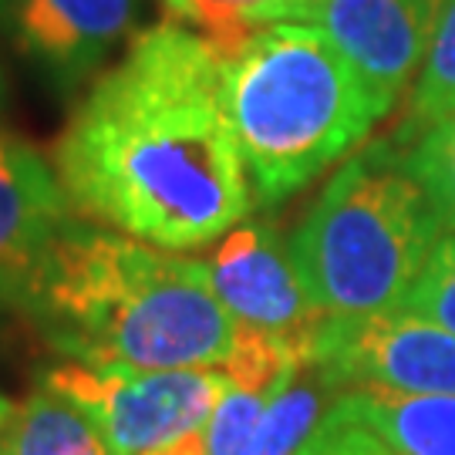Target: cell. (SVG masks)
I'll use <instances>...</instances> for the list:
<instances>
[{
	"label": "cell",
	"instance_id": "obj_1",
	"mask_svg": "<svg viewBox=\"0 0 455 455\" xmlns=\"http://www.w3.org/2000/svg\"><path fill=\"white\" fill-rule=\"evenodd\" d=\"M68 206L163 250L212 243L253 206L223 101V58L180 24L142 31L54 146Z\"/></svg>",
	"mask_w": 455,
	"mask_h": 455
},
{
	"label": "cell",
	"instance_id": "obj_2",
	"mask_svg": "<svg viewBox=\"0 0 455 455\" xmlns=\"http://www.w3.org/2000/svg\"><path fill=\"white\" fill-rule=\"evenodd\" d=\"M17 300L51 347L98 368H223L240 334L210 263L71 220Z\"/></svg>",
	"mask_w": 455,
	"mask_h": 455
},
{
	"label": "cell",
	"instance_id": "obj_3",
	"mask_svg": "<svg viewBox=\"0 0 455 455\" xmlns=\"http://www.w3.org/2000/svg\"><path fill=\"white\" fill-rule=\"evenodd\" d=\"M216 51L250 189L267 206L317 180L385 118L358 71L314 24H270Z\"/></svg>",
	"mask_w": 455,
	"mask_h": 455
},
{
	"label": "cell",
	"instance_id": "obj_4",
	"mask_svg": "<svg viewBox=\"0 0 455 455\" xmlns=\"http://www.w3.org/2000/svg\"><path fill=\"white\" fill-rule=\"evenodd\" d=\"M445 236L395 146L364 148L331 176L291 240L310 300L331 317L395 314Z\"/></svg>",
	"mask_w": 455,
	"mask_h": 455
},
{
	"label": "cell",
	"instance_id": "obj_5",
	"mask_svg": "<svg viewBox=\"0 0 455 455\" xmlns=\"http://www.w3.org/2000/svg\"><path fill=\"white\" fill-rule=\"evenodd\" d=\"M41 385L65 395L95 425L112 455H152L193 435L229 391L223 368H98L68 361Z\"/></svg>",
	"mask_w": 455,
	"mask_h": 455
},
{
	"label": "cell",
	"instance_id": "obj_6",
	"mask_svg": "<svg viewBox=\"0 0 455 455\" xmlns=\"http://www.w3.org/2000/svg\"><path fill=\"white\" fill-rule=\"evenodd\" d=\"M304 355L344 391L455 395V334L405 310L371 317L327 314L304 338Z\"/></svg>",
	"mask_w": 455,
	"mask_h": 455
},
{
	"label": "cell",
	"instance_id": "obj_7",
	"mask_svg": "<svg viewBox=\"0 0 455 455\" xmlns=\"http://www.w3.org/2000/svg\"><path fill=\"white\" fill-rule=\"evenodd\" d=\"M439 0H307L300 20L331 37L388 115L428 54Z\"/></svg>",
	"mask_w": 455,
	"mask_h": 455
},
{
	"label": "cell",
	"instance_id": "obj_8",
	"mask_svg": "<svg viewBox=\"0 0 455 455\" xmlns=\"http://www.w3.org/2000/svg\"><path fill=\"white\" fill-rule=\"evenodd\" d=\"M210 280L223 307L246 331L304 341L327 314L310 300L291 246L274 227H236L216 246Z\"/></svg>",
	"mask_w": 455,
	"mask_h": 455
},
{
	"label": "cell",
	"instance_id": "obj_9",
	"mask_svg": "<svg viewBox=\"0 0 455 455\" xmlns=\"http://www.w3.org/2000/svg\"><path fill=\"white\" fill-rule=\"evenodd\" d=\"M139 0H0L7 41L58 84L82 82L132 31Z\"/></svg>",
	"mask_w": 455,
	"mask_h": 455
},
{
	"label": "cell",
	"instance_id": "obj_10",
	"mask_svg": "<svg viewBox=\"0 0 455 455\" xmlns=\"http://www.w3.org/2000/svg\"><path fill=\"white\" fill-rule=\"evenodd\" d=\"M300 344L240 327L233 355L223 364L229 391L193 435L152 455H250L253 435L274 395L300 364Z\"/></svg>",
	"mask_w": 455,
	"mask_h": 455
},
{
	"label": "cell",
	"instance_id": "obj_11",
	"mask_svg": "<svg viewBox=\"0 0 455 455\" xmlns=\"http://www.w3.org/2000/svg\"><path fill=\"white\" fill-rule=\"evenodd\" d=\"M68 212L71 206L41 152L0 129V297L17 300Z\"/></svg>",
	"mask_w": 455,
	"mask_h": 455
},
{
	"label": "cell",
	"instance_id": "obj_12",
	"mask_svg": "<svg viewBox=\"0 0 455 455\" xmlns=\"http://www.w3.org/2000/svg\"><path fill=\"white\" fill-rule=\"evenodd\" d=\"M341 405L395 455H455V395L355 388Z\"/></svg>",
	"mask_w": 455,
	"mask_h": 455
},
{
	"label": "cell",
	"instance_id": "obj_13",
	"mask_svg": "<svg viewBox=\"0 0 455 455\" xmlns=\"http://www.w3.org/2000/svg\"><path fill=\"white\" fill-rule=\"evenodd\" d=\"M0 455H112L98 428L65 395L41 385L20 405L0 435Z\"/></svg>",
	"mask_w": 455,
	"mask_h": 455
},
{
	"label": "cell",
	"instance_id": "obj_14",
	"mask_svg": "<svg viewBox=\"0 0 455 455\" xmlns=\"http://www.w3.org/2000/svg\"><path fill=\"white\" fill-rule=\"evenodd\" d=\"M341 395V385L300 351V364L263 411L250 455H293L324 422Z\"/></svg>",
	"mask_w": 455,
	"mask_h": 455
},
{
	"label": "cell",
	"instance_id": "obj_15",
	"mask_svg": "<svg viewBox=\"0 0 455 455\" xmlns=\"http://www.w3.org/2000/svg\"><path fill=\"white\" fill-rule=\"evenodd\" d=\"M449 115H455V0H439L428 54L411 92V108L402 135L419 139L425 129Z\"/></svg>",
	"mask_w": 455,
	"mask_h": 455
},
{
	"label": "cell",
	"instance_id": "obj_16",
	"mask_svg": "<svg viewBox=\"0 0 455 455\" xmlns=\"http://www.w3.org/2000/svg\"><path fill=\"white\" fill-rule=\"evenodd\" d=\"M307 0H182V11L212 48H233L246 34L300 20Z\"/></svg>",
	"mask_w": 455,
	"mask_h": 455
},
{
	"label": "cell",
	"instance_id": "obj_17",
	"mask_svg": "<svg viewBox=\"0 0 455 455\" xmlns=\"http://www.w3.org/2000/svg\"><path fill=\"white\" fill-rule=\"evenodd\" d=\"M405 165L432 199L445 233H455V115L435 122L411 142Z\"/></svg>",
	"mask_w": 455,
	"mask_h": 455
},
{
	"label": "cell",
	"instance_id": "obj_18",
	"mask_svg": "<svg viewBox=\"0 0 455 455\" xmlns=\"http://www.w3.org/2000/svg\"><path fill=\"white\" fill-rule=\"evenodd\" d=\"M398 310L432 321V324L455 334V233H445L435 243L432 257L422 267V274L411 283V291L405 293Z\"/></svg>",
	"mask_w": 455,
	"mask_h": 455
},
{
	"label": "cell",
	"instance_id": "obj_19",
	"mask_svg": "<svg viewBox=\"0 0 455 455\" xmlns=\"http://www.w3.org/2000/svg\"><path fill=\"white\" fill-rule=\"evenodd\" d=\"M293 455H395L385 442L374 435L371 428H364L358 419H351V411L338 405L327 411V419Z\"/></svg>",
	"mask_w": 455,
	"mask_h": 455
},
{
	"label": "cell",
	"instance_id": "obj_20",
	"mask_svg": "<svg viewBox=\"0 0 455 455\" xmlns=\"http://www.w3.org/2000/svg\"><path fill=\"white\" fill-rule=\"evenodd\" d=\"M11 411H14V405L0 395V435H4V428H7V422H11Z\"/></svg>",
	"mask_w": 455,
	"mask_h": 455
},
{
	"label": "cell",
	"instance_id": "obj_21",
	"mask_svg": "<svg viewBox=\"0 0 455 455\" xmlns=\"http://www.w3.org/2000/svg\"><path fill=\"white\" fill-rule=\"evenodd\" d=\"M169 7H172V11H182V0H169Z\"/></svg>",
	"mask_w": 455,
	"mask_h": 455
}]
</instances>
